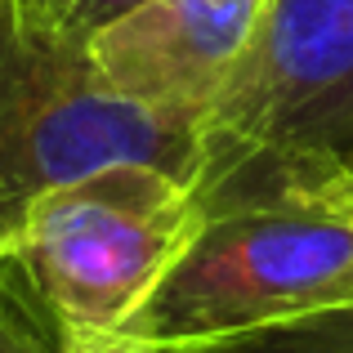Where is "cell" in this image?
<instances>
[{
	"label": "cell",
	"mask_w": 353,
	"mask_h": 353,
	"mask_svg": "<svg viewBox=\"0 0 353 353\" xmlns=\"http://www.w3.org/2000/svg\"><path fill=\"white\" fill-rule=\"evenodd\" d=\"M349 174H353V157H349Z\"/></svg>",
	"instance_id": "cell-10"
},
{
	"label": "cell",
	"mask_w": 353,
	"mask_h": 353,
	"mask_svg": "<svg viewBox=\"0 0 353 353\" xmlns=\"http://www.w3.org/2000/svg\"><path fill=\"white\" fill-rule=\"evenodd\" d=\"M192 192L353 157V0H268L197 125Z\"/></svg>",
	"instance_id": "cell-3"
},
{
	"label": "cell",
	"mask_w": 353,
	"mask_h": 353,
	"mask_svg": "<svg viewBox=\"0 0 353 353\" xmlns=\"http://www.w3.org/2000/svg\"><path fill=\"white\" fill-rule=\"evenodd\" d=\"M197 233L130 336L161 353H228L268 331L353 309V174L277 170L192 197Z\"/></svg>",
	"instance_id": "cell-1"
},
{
	"label": "cell",
	"mask_w": 353,
	"mask_h": 353,
	"mask_svg": "<svg viewBox=\"0 0 353 353\" xmlns=\"http://www.w3.org/2000/svg\"><path fill=\"white\" fill-rule=\"evenodd\" d=\"M228 353H353V309H331L295 327L268 331Z\"/></svg>",
	"instance_id": "cell-7"
},
{
	"label": "cell",
	"mask_w": 353,
	"mask_h": 353,
	"mask_svg": "<svg viewBox=\"0 0 353 353\" xmlns=\"http://www.w3.org/2000/svg\"><path fill=\"white\" fill-rule=\"evenodd\" d=\"M197 219L183 179L117 161L45 192L14 250L63 331H125L183 255Z\"/></svg>",
	"instance_id": "cell-4"
},
{
	"label": "cell",
	"mask_w": 353,
	"mask_h": 353,
	"mask_svg": "<svg viewBox=\"0 0 353 353\" xmlns=\"http://www.w3.org/2000/svg\"><path fill=\"white\" fill-rule=\"evenodd\" d=\"M63 327L36 291L23 255H0V353H59Z\"/></svg>",
	"instance_id": "cell-6"
},
{
	"label": "cell",
	"mask_w": 353,
	"mask_h": 353,
	"mask_svg": "<svg viewBox=\"0 0 353 353\" xmlns=\"http://www.w3.org/2000/svg\"><path fill=\"white\" fill-rule=\"evenodd\" d=\"M197 157V121L125 103L94 77L81 41L0 0V255L59 183L143 161L192 188Z\"/></svg>",
	"instance_id": "cell-2"
},
{
	"label": "cell",
	"mask_w": 353,
	"mask_h": 353,
	"mask_svg": "<svg viewBox=\"0 0 353 353\" xmlns=\"http://www.w3.org/2000/svg\"><path fill=\"white\" fill-rule=\"evenodd\" d=\"M59 353H161L130 331H63Z\"/></svg>",
	"instance_id": "cell-9"
},
{
	"label": "cell",
	"mask_w": 353,
	"mask_h": 353,
	"mask_svg": "<svg viewBox=\"0 0 353 353\" xmlns=\"http://www.w3.org/2000/svg\"><path fill=\"white\" fill-rule=\"evenodd\" d=\"M264 5L268 0H143L90 36V68L125 103L201 125L237 72Z\"/></svg>",
	"instance_id": "cell-5"
},
{
	"label": "cell",
	"mask_w": 353,
	"mask_h": 353,
	"mask_svg": "<svg viewBox=\"0 0 353 353\" xmlns=\"http://www.w3.org/2000/svg\"><path fill=\"white\" fill-rule=\"evenodd\" d=\"M134 5H143V0H18V9H27L45 27H54V32L72 36L81 45H90V36H99L108 23H117Z\"/></svg>",
	"instance_id": "cell-8"
}]
</instances>
